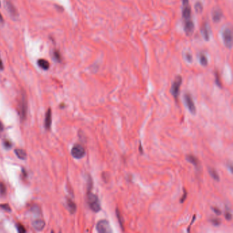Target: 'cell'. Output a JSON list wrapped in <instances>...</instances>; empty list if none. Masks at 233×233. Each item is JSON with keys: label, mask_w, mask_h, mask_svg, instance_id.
<instances>
[{"label": "cell", "mask_w": 233, "mask_h": 233, "mask_svg": "<svg viewBox=\"0 0 233 233\" xmlns=\"http://www.w3.org/2000/svg\"><path fill=\"white\" fill-rule=\"evenodd\" d=\"M54 55H55V58H56L57 60H60V53L58 52V51H55Z\"/></svg>", "instance_id": "cell-30"}, {"label": "cell", "mask_w": 233, "mask_h": 233, "mask_svg": "<svg viewBox=\"0 0 233 233\" xmlns=\"http://www.w3.org/2000/svg\"><path fill=\"white\" fill-rule=\"evenodd\" d=\"M194 8H195V10H196V12H197V13H200V12H202V10H203L202 3L200 1H198V2L196 3Z\"/></svg>", "instance_id": "cell-20"}, {"label": "cell", "mask_w": 233, "mask_h": 233, "mask_svg": "<svg viewBox=\"0 0 233 233\" xmlns=\"http://www.w3.org/2000/svg\"><path fill=\"white\" fill-rule=\"evenodd\" d=\"M183 2V10L182 16L185 21H190L192 17V10H191L190 5L189 3V0H182Z\"/></svg>", "instance_id": "cell-5"}, {"label": "cell", "mask_w": 233, "mask_h": 233, "mask_svg": "<svg viewBox=\"0 0 233 233\" xmlns=\"http://www.w3.org/2000/svg\"><path fill=\"white\" fill-rule=\"evenodd\" d=\"M222 12L220 10H215L213 12V20L215 23L219 22L222 17Z\"/></svg>", "instance_id": "cell-13"}, {"label": "cell", "mask_w": 233, "mask_h": 233, "mask_svg": "<svg viewBox=\"0 0 233 233\" xmlns=\"http://www.w3.org/2000/svg\"><path fill=\"white\" fill-rule=\"evenodd\" d=\"M3 69V62L1 61V58H0V70H2Z\"/></svg>", "instance_id": "cell-33"}, {"label": "cell", "mask_w": 233, "mask_h": 233, "mask_svg": "<svg viewBox=\"0 0 233 233\" xmlns=\"http://www.w3.org/2000/svg\"><path fill=\"white\" fill-rule=\"evenodd\" d=\"M3 129V124L1 123V122H0V131H2Z\"/></svg>", "instance_id": "cell-34"}, {"label": "cell", "mask_w": 233, "mask_h": 233, "mask_svg": "<svg viewBox=\"0 0 233 233\" xmlns=\"http://www.w3.org/2000/svg\"><path fill=\"white\" fill-rule=\"evenodd\" d=\"M8 8L9 10H10V12H12V13H15V10H14V9L13 8V5H11L10 3H8Z\"/></svg>", "instance_id": "cell-29"}, {"label": "cell", "mask_w": 233, "mask_h": 233, "mask_svg": "<svg viewBox=\"0 0 233 233\" xmlns=\"http://www.w3.org/2000/svg\"><path fill=\"white\" fill-rule=\"evenodd\" d=\"M212 209H213V211H214L215 213L217 214V215H221V211H220L218 208H216V207H212Z\"/></svg>", "instance_id": "cell-28"}, {"label": "cell", "mask_w": 233, "mask_h": 233, "mask_svg": "<svg viewBox=\"0 0 233 233\" xmlns=\"http://www.w3.org/2000/svg\"><path fill=\"white\" fill-rule=\"evenodd\" d=\"M38 65H39V67L40 68L44 70H47L49 69V67H50V65H49V62L46 60L45 59H40L38 60Z\"/></svg>", "instance_id": "cell-15"}, {"label": "cell", "mask_w": 233, "mask_h": 233, "mask_svg": "<svg viewBox=\"0 0 233 233\" xmlns=\"http://www.w3.org/2000/svg\"><path fill=\"white\" fill-rule=\"evenodd\" d=\"M27 112V99L25 95L23 94L21 97V103H20V114L21 118H25Z\"/></svg>", "instance_id": "cell-8"}, {"label": "cell", "mask_w": 233, "mask_h": 233, "mask_svg": "<svg viewBox=\"0 0 233 233\" xmlns=\"http://www.w3.org/2000/svg\"><path fill=\"white\" fill-rule=\"evenodd\" d=\"M211 222L215 226H218L221 223V220L219 219H217V218H215V219H211Z\"/></svg>", "instance_id": "cell-23"}, {"label": "cell", "mask_w": 233, "mask_h": 233, "mask_svg": "<svg viewBox=\"0 0 233 233\" xmlns=\"http://www.w3.org/2000/svg\"><path fill=\"white\" fill-rule=\"evenodd\" d=\"M199 61L200 63L201 64L202 66L203 67H206L208 65V59H207V57L205 54H200L199 55Z\"/></svg>", "instance_id": "cell-17"}, {"label": "cell", "mask_w": 233, "mask_h": 233, "mask_svg": "<svg viewBox=\"0 0 233 233\" xmlns=\"http://www.w3.org/2000/svg\"><path fill=\"white\" fill-rule=\"evenodd\" d=\"M225 217L226 219L228 220H230L232 219V214H231V213L229 211H226Z\"/></svg>", "instance_id": "cell-27"}, {"label": "cell", "mask_w": 233, "mask_h": 233, "mask_svg": "<svg viewBox=\"0 0 233 233\" xmlns=\"http://www.w3.org/2000/svg\"><path fill=\"white\" fill-rule=\"evenodd\" d=\"M0 21L1 22L3 21V17H2V15H1V14H0Z\"/></svg>", "instance_id": "cell-35"}, {"label": "cell", "mask_w": 233, "mask_h": 233, "mask_svg": "<svg viewBox=\"0 0 233 233\" xmlns=\"http://www.w3.org/2000/svg\"><path fill=\"white\" fill-rule=\"evenodd\" d=\"M223 40L227 48L230 49L232 47V32L229 27L224 29L223 32Z\"/></svg>", "instance_id": "cell-3"}, {"label": "cell", "mask_w": 233, "mask_h": 233, "mask_svg": "<svg viewBox=\"0 0 233 233\" xmlns=\"http://www.w3.org/2000/svg\"><path fill=\"white\" fill-rule=\"evenodd\" d=\"M184 195H185V196H183V198H181V202H183L185 201V198H186L187 193H186V192H185V194H184Z\"/></svg>", "instance_id": "cell-32"}, {"label": "cell", "mask_w": 233, "mask_h": 233, "mask_svg": "<svg viewBox=\"0 0 233 233\" xmlns=\"http://www.w3.org/2000/svg\"><path fill=\"white\" fill-rule=\"evenodd\" d=\"M215 82H216V84H217V86H219V87H220V88L221 87V82H220V81H219V75H218L217 73H215Z\"/></svg>", "instance_id": "cell-22"}, {"label": "cell", "mask_w": 233, "mask_h": 233, "mask_svg": "<svg viewBox=\"0 0 233 233\" xmlns=\"http://www.w3.org/2000/svg\"><path fill=\"white\" fill-rule=\"evenodd\" d=\"M181 84H182V77L179 75L175 78V79H174L173 83L172 84L171 89H170V92H171L172 95L175 99H177V98L179 96Z\"/></svg>", "instance_id": "cell-2"}, {"label": "cell", "mask_w": 233, "mask_h": 233, "mask_svg": "<svg viewBox=\"0 0 233 233\" xmlns=\"http://www.w3.org/2000/svg\"><path fill=\"white\" fill-rule=\"evenodd\" d=\"M0 207H1V208H2L3 209H4V210L6 211H10L11 210L10 207H9V205L8 204H1V205H0Z\"/></svg>", "instance_id": "cell-26"}, {"label": "cell", "mask_w": 233, "mask_h": 233, "mask_svg": "<svg viewBox=\"0 0 233 233\" xmlns=\"http://www.w3.org/2000/svg\"><path fill=\"white\" fill-rule=\"evenodd\" d=\"M201 33L204 39L206 41H209V39H210V36H211V30L209 29V25H208V23H205L203 25V26L202 27L201 29Z\"/></svg>", "instance_id": "cell-9"}, {"label": "cell", "mask_w": 233, "mask_h": 233, "mask_svg": "<svg viewBox=\"0 0 233 233\" xmlns=\"http://www.w3.org/2000/svg\"><path fill=\"white\" fill-rule=\"evenodd\" d=\"M71 154L75 159H81L85 155L86 151L84 148L79 144H76L73 146L71 150Z\"/></svg>", "instance_id": "cell-6"}, {"label": "cell", "mask_w": 233, "mask_h": 233, "mask_svg": "<svg viewBox=\"0 0 233 233\" xmlns=\"http://www.w3.org/2000/svg\"><path fill=\"white\" fill-rule=\"evenodd\" d=\"M96 230L99 233H111L112 232L109 221L105 219L101 220L96 224Z\"/></svg>", "instance_id": "cell-4"}, {"label": "cell", "mask_w": 233, "mask_h": 233, "mask_svg": "<svg viewBox=\"0 0 233 233\" xmlns=\"http://www.w3.org/2000/svg\"><path fill=\"white\" fill-rule=\"evenodd\" d=\"M3 145H4L5 148H7V149H9V148H11L12 146V144H11L10 142H9L8 140H5L3 142Z\"/></svg>", "instance_id": "cell-25"}, {"label": "cell", "mask_w": 233, "mask_h": 233, "mask_svg": "<svg viewBox=\"0 0 233 233\" xmlns=\"http://www.w3.org/2000/svg\"><path fill=\"white\" fill-rule=\"evenodd\" d=\"M88 203L90 208L93 211L97 213L100 211L101 207V203L98 198L96 195L89 192L88 194Z\"/></svg>", "instance_id": "cell-1"}, {"label": "cell", "mask_w": 233, "mask_h": 233, "mask_svg": "<svg viewBox=\"0 0 233 233\" xmlns=\"http://www.w3.org/2000/svg\"><path fill=\"white\" fill-rule=\"evenodd\" d=\"M67 205H68V207H69V209L70 210V211L71 213H75V211H76L77 209V207H76V204L73 202L71 200H67Z\"/></svg>", "instance_id": "cell-18"}, {"label": "cell", "mask_w": 233, "mask_h": 233, "mask_svg": "<svg viewBox=\"0 0 233 233\" xmlns=\"http://www.w3.org/2000/svg\"><path fill=\"white\" fill-rule=\"evenodd\" d=\"M186 57H187V60L189 62H191V61H192V56H191L190 54H187Z\"/></svg>", "instance_id": "cell-31"}, {"label": "cell", "mask_w": 233, "mask_h": 233, "mask_svg": "<svg viewBox=\"0 0 233 233\" xmlns=\"http://www.w3.org/2000/svg\"><path fill=\"white\" fill-rule=\"evenodd\" d=\"M209 174H210V175L211 176L212 178H213V179L215 180H216V181H219V175H218L217 172H216L215 170H214L213 168H209Z\"/></svg>", "instance_id": "cell-19"}, {"label": "cell", "mask_w": 233, "mask_h": 233, "mask_svg": "<svg viewBox=\"0 0 233 233\" xmlns=\"http://www.w3.org/2000/svg\"><path fill=\"white\" fill-rule=\"evenodd\" d=\"M184 100L185 105H186L187 107L188 108L189 111H190L192 114H195L196 112V109L195 105H194V101L192 98V96H191L190 94H185L184 96Z\"/></svg>", "instance_id": "cell-7"}, {"label": "cell", "mask_w": 233, "mask_h": 233, "mask_svg": "<svg viewBox=\"0 0 233 233\" xmlns=\"http://www.w3.org/2000/svg\"><path fill=\"white\" fill-rule=\"evenodd\" d=\"M186 159L187 160V161H189V162L191 163V164H193L196 168H198L199 167V161H198V159L196 158V157H194V156H193V155H187L186 157Z\"/></svg>", "instance_id": "cell-14"}, {"label": "cell", "mask_w": 233, "mask_h": 233, "mask_svg": "<svg viewBox=\"0 0 233 233\" xmlns=\"http://www.w3.org/2000/svg\"><path fill=\"white\" fill-rule=\"evenodd\" d=\"M45 222L41 219L35 220L34 223H33V226H34V228L38 231L43 230V228H45Z\"/></svg>", "instance_id": "cell-12"}, {"label": "cell", "mask_w": 233, "mask_h": 233, "mask_svg": "<svg viewBox=\"0 0 233 233\" xmlns=\"http://www.w3.org/2000/svg\"><path fill=\"white\" fill-rule=\"evenodd\" d=\"M17 230H18V232H25V229L24 228V226H23V225L21 224H18L17 225Z\"/></svg>", "instance_id": "cell-24"}, {"label": "cell", "mask_w": 233, "mask_h": 233, "mask_svg": "<svg viewBox=\"0 0 233 233\" xmlns=\"http://www.w3.org/2000/svg\"><path fill=\"white\" fill-rule=\"evenodd\" d=\"M16 155L17 156L18 158L21 159H25L27 158V153L23 149H16L14 150Z\"/></svg>", "instance_id": "cell-16"}, {"label": "cell", "mask_w": 233, "mask_h": 233, "mask_svg": "<svg viewBox=\"0 0 233 233\" xmlns=\"http://www.w3.org/2000/svg\"><path fill=\"white\" fill-rule=\"evenodd\" d=\"M5 191H6V188H5L4 184L2 183H0V194L1 195H3V194H5Z\"/></svg>", "instance_id": "cell-21"}, {"label": "cell", "mask_w": 233, "mask_h": 233, "mask_svg": "<svg viewBox=\"0 0 233 233\" xmlns=\"http://www.w3.org/2000/svg\"><path fill=\"white\" fill-rule=\"evenodd\" d=\"M194 29V24L192 20L188 21H185L184 23V30L185 32L187 35L192 34Z\"/></svg>", "instance_id": "cell-10"}, {"label": "cell", "mask_w": 233, "mask_h": 233, "mask_svg": "<svg viewBox=\"0 0 233 233\" xmlns=\"http://www.w3.org/2000/svg\"><path fill=\"white\" fill-rule=\"evenodd\" d=\"M51 121H52V115H51V110L49 109L47 111L45 115V126L47 129H49L51 125Z\"/></svg>", "instance_id": "cell-11"}]
</instances>
